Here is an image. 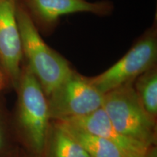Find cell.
Wrapping results in <instances>:
<instances>
[{"instance_id": "cell-1", "label": "cell", "mask_w": 157, "mask_h": 157, "mask_svg": "<svg viewBox=\"0 0 157 157\" xmlns=\"http://www.w3.org/2000/svg\"><path fill=\"white\" fill-rule=\"evenodd\" d=\"M16 90L15 130L24 146L40 156L44 153L50 124L48 98L27 66L22 68Z\"/></svg>"}, {"instance_id": "cell-2", "label": "cell", "mask_w": 157, "mask_h": 157, "mask_svg": "<svg viewBox=\"0 0 157 157\" xmlns=\"http://www.w3.org/2000/svg\"><path fill=\"white\" fill-rule=\"evenodd\" d=\"M17 19L23 54L28 61L27 66L48 98L73 69L61 55L44 42L34 20L29 12L21 6H17Z\"/></svg>"}, {"instance_id": "cell-3", "label": "cell", "mask_w": 157, "mask_h": 157, "mask_svg": "<svg viewBox=\"0 0 157 157\" xmlns=\"http://www.w3.org/2000/svg\"><path fill=\"white\" fill-rule=\"evenodd\" d=\"M133 82L104 94L102 108L119 132L153 148L156 142L155 119L143 108Z\"/></svg>"}, {"instance_id": "cell-4", "label": "cell", "mask_w": 157, "mask_h": 157, "mask_svg": "<svg viewBox=\"0 0 157 157\" xmlns=\"http://www.w3.org/2000/svg\"><path fill=\"white\" fill-rule=\"evenodd\" d=\"M156 58L157 35L154 25L119 61L102 74L88 78L90 83L104 95L134 82L141 74L154 67Z\"/></svg>"}, {"instance_id": "cell-5", "label": "cell", "mask_w": 157, "mask_h": 157, "mask_svg": "<svg viewBox=\"0 0 157 157\" xmlns=\"http://www.w3.org/2000/svg\"><path fill=\"white\" fill-rule=\"evenodd\" d=\"M103 94L88 77L72 72L48 97L50 119L63 121L87 115L102 107Z\"/></svg>"}, {"instance_id": "cell-6", "label": "cell", "mask_w": 157, "mask_h": 157, "mask_svg": "<svg viewBox=\"0 0 157 157\" xmlns=\"http://www.w3.org/2000/svg\"><path fill=\"white\" fill-rule=\"evenodd\" d=\"M23 56L15 0H0V65L15 90L22 72Z\"/></svg>"}, {"instance_id": "cell-7", "label": "cell", "mask_w": 157, "mask_h": 157, "mask_svg": "<svg viewBox=\"0 0 157 157\" xmlns=\"http://www.w3.org/2000/svg\"><path fill=\"white\" fill-rule=\"evenodd\" d=\"M61 121L108 140L114 144L125 157H154V147L149 148L119 132L102 107L83 117Z\"/></svg>"}, {"instance_id": "cell-8", "label": "cell", "mask_w": 157, "mask_h": 157, "mask_svg": "<svg viewBox=\"0 0 157 157\" xmlns=\"http://www.w3.org/2000/svg\"><path fill=\"white\" fill-rule=\"evenodd\" d=\"M29 13L43 29L54 26L63 15L90 13L105 15L112 11L109 2H90L86 0H25ZM32 17V18H33Z\"/></svg>"}, {"instance_id": "cell-9", "label": "cell", "mask_w": 157, "mask_h": 157, "mask_svg": "<svg viewBox=\"0 0 157 157\" xmlns=\"http://www.w3.org/2000/svg\"><path fill=\"white\" fill-rule=\"evenodd\" d=\"M44 153L46 157H90L80 143L58 121L50 124Z\"/></svg>"}, {"instance_id": "cell-10", "label": "cell", "mask_w": 157, "mask_h": 157, "mask_svg": "<svg viewBox=\"0 0 157 157\" xmlns=\"http://www.w3.org/2000/svg\"><path fill=\"white\" fill-rule=\"evenodd\" d=\"M58 121L80 143L90 157H125L114 144L108 140L65 121Z\"/></svg>"}, {"instance_id": "cell-11", "label": "cell", "mask_w": 157, "mask_h": 157, "mask_svg": "<svg viewBox=\"0 0 157 157\" xmlns=\"http://www.w3.org/2000/svg\"><path fill=\"white\" fill-rule=\"evenodd\" d=\"M135 90L146 112L155 119L157 115V71L153 67L133 82Z\"/></svg>"}, {"instance_id": "cell-12", "label": "cell", "mask_w": 157, "mask_h": 157, "mask_svg": "<svg viewBox=\"0 0 157 157\" xmlns=\"http://www.w3.org/2000/svg\"><path fill=\"white\" fill-rule=\"evenodd\" d=\"M7 135L6 132L5 121L0 112V156L7 154Z\"/></svg>"}, {"instance_id": "cell-13", "label": "cell", "mask_w": 157, "mask_h": 157, "mask_svg": "<svg viewBox=\"0 0 157 157\" xmlns=\"http://www.w3.org/2000/svg\"><path fill=\"white\" fill-rule=\"evenodd\" d=\"M4 72L2 71V68L1 67V65H0V90L2 89V85H3V83H4V76H3Z\"/></svg>"}, {"instance_id": "cell-14", "label": "cell", "mask_w": 157, "mask_h": 157, "mask_svg": "<svg viewBox=\"0 0 157 157\" xmlns=\"http://www.w3.org/2000/svg\"><path fill=\"white\" fill-rule=\"evenodd\" d=\"M0 157H15V156H13V155H11V154H4L3 156H0Z\"/></svg>"}, {"instance_id": "cell-15", "label": "cell", "mask_w": 157, "mask_h": 157, "mask_svg": "<svg viewBox=\"0 0 157 157\" xmlns=\"http://www.w3.org/2000/svg\"><path fill=\"white\" fill-rule=\"evenodd\" d=\"M32 157H39V156H32Z\"/></svg>"}]
</instances>
